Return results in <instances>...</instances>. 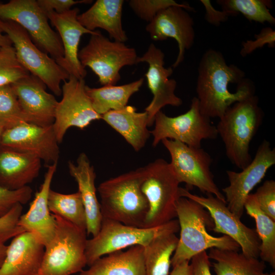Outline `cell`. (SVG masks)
I'll list each match as a JSON object with an SVG mask.
<instances>
[{"label":"cell","mask_w":275,"mask_h":275,"mask_svg":"<svg viewBox=\"0 0 275 275\" xmlns=\"http://www.w3.org/2000/svg\"><path fill=\"white\" fill-rule=\"evenodd\" d=\"M254 194L260 209L275 221V181H265Z\"/></svg>","instance_id":"cell-39"},{"label":"cell","mask_w":275,"mask_h":275,"mask_svg":"<svg viewBox=\"0 0 275 275\" xmlns=\"http://www.w3.org/2000/svg\"><path fill=\"white\" fill-rule=\"evenodd\" d=\"M22 210V205L17 204L8 213L0 217V242L5 243L24 232L18 224Z\"/></svg>","instance_id":"cell-38"},{"label":"cell","mask_w":275,"mask_h":275,"mask_svg":"<svg viewBox=\"0 0 275 275\" xmlns=\"http://www.w3.org/2000/svg\"><path fill=\"white\" fill-rule=\"evenodd\" d=\"M146 31L154 41L175 39L178 46V53L173 68L184 60L185 51L193 45L195 38L194 21L187 10L173 6L159 11L146 26Z\"/></svg>","instance_id":"cell-18"},{"label":"cell","mask_w":275,"mask_h":275,"mask_svg":"<svg viewBox=\"0 0 275 275\" xmlns=\"http://www.w3.org/2000/svg\"><path fill=\"white\" fill-rule=\"evenodd\" d=\"M173 267L169 275H191V267L189 261H183Z\"/></svg>","instance_id":"cell-44"},{"label":"cell","mask_w":275,"mask_h":275,"mask_svg":"<svg viewBox=\"0 0 275 275\" xmlns=\"http://www.w3.org/2000/svg\"><path fill=\"white\" fill-rule=\"evenodd\" d=\"M200 2L204 6L206 10L205 19L206 21L212 24L218 25L221 23L227 21L229 16H236L233 13L228 11L215 10L209 0H201Z\"/></svg>","instance_id":"cell-42"},{"label":"cell","mask_w":275,"mask_h":275,"mask_svg":"<svg viewBox=\"0 0 275 275\" xmlns=\"http://www.w3.org/2000/svg\"><path fill=\"white\" fill-rule=\"evenodd\" d=\"M58 163L47 166L42 183L36 193L28 211L22 214L18 226L24 232L33 233L45 246L53 238L55 218L49 209L48 196Z\"/></svg>","instance_id":"cell-21"},{"label":"cell","mask_w":275,"mask_h":275,"mask_svg":"<svg viewBox=\"0 0 275 275\" xmlns=\"http://www.w3.org/2000/svg\"><path fill=\"white\" fill-rule=\"evenodd\" d=\"M141 190L149 209L143 228L166 224L177 217L176 207L180 198L179 182L170 163L158 158L145 166Z\"/></svg>","instance_id":"cell-6"},{"label":"cell","mask_w":275,"mask_h":275,"mask_svg":"<svg viewBox=\"0 0 275 275\" xmlns=\"http://www.w3.org/2000/svg\"><path fill=\"white\" fill-rule=\"evenodd\" d=\"M161 142L169 152L170 163L180 183H184L190 188L196 187L226 203L213 180L210 171L212 160L208 153L201 147H189L175 140L163 139Z\"/></svg>","instance_id":"cell-11"},{"label":"cell","mask_w":275,"mask_h":275,"mask_svg":"<svg viewBox=\"0 0 275 275\" xmlns=\"http://www.w3.org/2000/svg\"><path fill=\"white\" fill-rule=\"evenodd\" d=\"M275 164V149L264 140L252 161L240 172L226 171L229 185L222 189L229 209L238 218L243 215L245 200L253 189Z\"/></svg>","instance_id":"cell-15"},{"label":"cell","mask_w":275,"mask_h":275,"mask_svg":"<svg viewBox=\"0 0 275 275\" xmlns=\"http://www.w3.org/2000/svg\"><path fill=\"white\" fill-rule=\"evenodd\" d=\"M179 231L178 220L152 228H140L102 218L98 233L87 239L86 247L87 265L91 266L100 258L114 252L135 245L144 247L154 238Z\"/></svg>","instance_id":"cell-7"},{"label":"cell","mask_w":275,"mask_h":275,"mask_svg":"<svg viewBox=\"0 0 275 275\" xmlns=\"http://www.w3.org/2000/svg\"><path fill=\"white\" fill-rule=\"evenodd\" d=\"M265 45L271 48L275 46V31L271 28H263L259 34L255 35L254 40L243 42L240 54L243 57H246Z\"/></svg>","instance_id":"cell-40"},{"label":"cell","mask_w":275,"mask_h":275,"mask_svg":"<svg viewBox=\"0 0 275 275\" xmlns=\"http://www.w3.org/2000/svg\"><path fill=\"white\" fill-rule=\"evenodd\" d=\"M48 204L51 213L86 230V213L78 191L65 194L50 189L48 196Z\"/></svg>","instance_id":"cell-32"},{"label":"cell","mask_w":275,"mask_h":275,"mask_svg":"<svg viewBox=\"0 0 275 275\" xmlns=\"http://www.w3.org/2000/svg\"><path fill=\"white\" fill-rule=\"evenodd\" d=\"M0 29V48L7 46L13 45L12 43L7 35H4Z\"/></svg>","instance_id":"cell-45"},{"label":"cell","mask_w":275,"mask_h":275,"mask_svg":"<svg viewBox=\"0 0 275 275\" xmlns=\"http://www.w3.org/2000/svg\"><path fill=\"white\" fill-rule=\"evenodd\" d=\"M52 125L21 123L4 130L0 146L35 156L47 166L58 163L59 143Z\"/></svg>","instance_id":"cell-16"},{"label":"cell","mask_w":275,"mask_h":275,"mask_svg":"<svg viewBox=\"0 0 275 275\" xmlns=\"http://www.w3.org/2000/svg\"><path fill=\"white\" fill-rule=\"evenodd\" d=\"M176 212L180 237L171 259L173 267L183 261H189L194 256L207 249L238 251L240 249L230 237L226 235L216 237L208 232L206 227L212 229L213 221L208 211L197 202L180 197L177 202Z\"/></svg>","instance_id":"cell-3"},{"label":"cell","mask_w":275,"mask_h":275,"mask_svg":"<svg viewBox=\"0 0 275 275\" xmlns=\"http://www.w3.org/2000/svg\"><path fill=\"white\" fill-rule=\"evenodd\" d=\"M217 3L223 10L233 13L236 16L240 13L250 21L275 23V18L269 11V8L272 7L270 1L218 0Z\"/></svg>","instance_id":"cell-33"},{"label":"cell","mask_w":275,"mask_h":275,"mask_svg":"<svg viewBox=\"0 0 275 275\" xmlns=\"http://www.w3.org/2000/svg\"><path fill=\"white\" fill-rule=\"evenodd\" d=\"M84 79L70 75L62 86V98L56 108L53 127L59 143L71 127H87L102 116L94 109L86 91Z\"/></svg>","instance_id":"cell-14"},{"label":"cell","mask_w":275,"mask_h":275,"mask_svg":"<svg viewBox=\"0 0 275 275\" xmlns=\"http://www.w3.org/2000/svg\"><path fill=\"white\" fill-rule=\"evenodd\" d=\"M178 238L175 233L160 235L144 246L146 275H169Z\"/></svg>","instance_id":"cell-31"},{"label":"cell","mask_w":275,"mask_h":275,"mask_svg":"<svg viewBox=\"0 0 275 275\" xmlns=\"http://www.w3.org/2000/svg\"><path fill=\"white\" fill-rule=\"evenodd\" d=\"M263 112L254 95L235 102L219 118L216 126L230 162L242 170L252 160L250 143L261 125Z\"/></svg>","instance_id":"cell-4"},{"label":"cell","mask_w":275,"mask_h":275,"mask_svg":"<svg viewBox=\"0 0 275 275\" xmlns=\"http://www.w3.org/2000/svg\"><path fill=\"white\" fill-rule=\"evenodd\" d=\"M245 76L240 68L228 65L222 52L207 50L199 64L196 85L201 113L219 119L232 104L255 95L254 84Z\"/></svg>","instance_id":"cell-1"},{"label":"cell","mask_w":275,"mask_h":275,"mask_svg":"<svg viewBox=\"0 0 275 275\" xmlns=\"http://www.w3.org/2000/svg\"><path fill=\"white\" fill-rule=\"evenodd\" d=\"M216 275H275L265 272L266 265L258 258L248 257L237 251L210 249L208 254Z\"/></svg>","instance_id":"cell-28"},{"label":"cell","mask_w":275,"mask_h":275,"mask_svg":"<svg viewBox=\"0 0 275 275\" xmlns=\"http://www.w3.org/2000/svg\"><path fill=\"white\" fill-rule=\"evenodd\" d=\"M179 195L180 197L197 202L208 211L214 223L212 231L230 237L239 245L245 256L258 258L260 240L256 230L242 223L229 209L226 203L211 194H207L206 197L199 196L182 187H180Z\"/></svg>","instance_id":"cell-13"},{"label":"cell","mask_w":275,"mask_h":275,"mask_svg":"<svg viewBox=\"0 0 275 275\" xmlns=\"http://www.w3.org/2000/svg\"><path fill=\"white\" fill-rule=\"evenodd\" d=\"M0 29L11 40L20 64L39 78L55 95H62L61 83L69 74L33 42L28 32L18 23L0 18Z\"/></svg>","instance_id":"cell-8"},{"label":"cell","mask_w":275,"mask_h":275,"mask_svg":"<svg viewBox=\"0 0 275 275\" xmlns=\"http://www.w3.org/2000/svg\"><path fill=\"white\" fill-rule=\"evenodd\" d=\"M78 57L82 67H89L100 84L106 86L115 85L121 79V69L136 64L139 57L134 48L111 41L97 31L78 51Z\"/></svg>","instance_id":"cell-9"},{"label":"cell","mask_w":275,"mask_h":275,"mask_svg":"<svg viewBox=\"0 0 275 275\" xmlns=\"http://www.w3.org/2000/svg\"><path fill=\"white\" fill-rule=\"evenodd\" d=\"M144 82L141 78L120 86L106 85L100 88L86 86V91L95 111L102 116L106 113L126 106L130 97L139 91Z\"/></svg>","instance_id":"cell-29"},{"label":"cell","mask_w":275,"mask_h":275,"mask_svg":"<svg viewBox=\"0 0 275 275\" xmlns=\"http://www.w3.org/2000/svg\"><path fill=\"white\" fill-rule=\"evenodd\" d=\"M102 119L120 133L136 151L141 150L150 136L148 129V114L137 112L135 107L110 111L102 116Z\"/></svg>","instance_id":"cell-27"},{"label":"cell","mask_w":275,"mask_h":275,"mask_svg":"<svg viewBox=\"0 0 275 275\" xmlns=\"http://www.w3.org/2000/svg\"><path fill=\"white\" fill-rule=\"evenodd\" d=\"M3 131H4V129L0 126V142H1V137H2Z\"/></svg>","instance_id":"cell-47"},{"label":"cell","mask_w":275,"mask_h":275,"mask_svg":"<svg viewBox=\"0 0 275 275\" xmlns=\"http://www.w3.org/2000/svg\"><path fill=\"white\" fill-rule=\"evenodd\" d=\"M145 167L101 182L97 188L102 218L143 228L149 206L141 190Z\"/></svg>","instance_id":"cell-2"},{"label":"cell","mask_w":275,"mask_h":275,"mask_svg":"<svg viewBox=\"0 0 275 275\" xmlns=\"http://www.w3.org/2000/svg\"><path fill=\"white\" fill-rule=\"evenodd\" d=\"M30 74L18 62L13 45L0 48V86L12 84Z\"/></svg>","instance_id":"cell-35"},{"label":"cell","mask_w":275,"mask_h":275,"mask_svg":"<svg viewBox=\"0 0 275 275\" xmlns=\"http://www.w3.org/2000/svg\"><path fill=\"white\" fill-rule=\"evenodd\" d=\"M129 5L134 13L141 19L150 22L161 10L176 6L187 11L193 8L187 4L178 3L174 0H130Z\"/></svg>","instance_id":"cell-36"},{"label":"cell","mask_w":275,"mask_h":275,"mask_svg":"<svg viewBox=\"0 0 275 275\" xmlns=\"http://www.w3.org/2000/svg\"><path fill=\"white\" fill-rule=\"evenodd\" d=\"M154 123V128L150 131L153 147L163 139H169L200 148L203 140H214L218 136L210 118L201 113L196 97L193 98L189 109L185 113L172 117L160 111L155 115Z\"/></svg>","instance_id":"cell-10"},{"label":"cell","mask_w":275,"mask_h":275,"mask_svg":"<svg viewBox=\"0 0 275 275\" xmlns=\"http://www.w3.org/2000/svg\"><path fill=\"white\" fill-rule=\"evenodd\" d=\"M191 260V275H212L210 259L206 251L195 255Z\"/></svg>","instance_id":"cell-43"},{"label":"cell","mask_w":275,"mask_h":275,"mask_svg":"<svg viewBox=\"0 0 275 275\" xmlns=\"http://www.w3.org/2000/svg\"><path fill=\"white\" fill-rule=\"evenodd\" d=\"M123 0H97L85 12L77 15L79 22L90 31L100 28L114 41L125 43L128 39L122 23Z\"/></svg>","instance_id":"cell-25"},{"label":"cell","mask_w":275,"mask_h":275,"mask_svg":"<svg viewBox=\"0 0 275 275\" xmlns=\"http://www.w3.org/2000/svg\"><path fill=\"white\" fill-rule=\"evenodd\" d=\"M56 228L52 239L44 246L36 275H72L87 265L86 230L53 214Z\"/></svg>","instance_id":"cell-5"},{"label":"cell","mask_w":275,"mask_h":275,"mask_svg":"<svg viewBox=\"0 0 275 275\" xmlns=\"http://www.w3.org/2000/svg\"><path fill=\"white\" fill-rule=\"evenodd\" d=\"M0 18L12 20L25 29L41 50L49 54L57 63L64 57L59 35L50 27L46 15L36 0H11L0 3Z\"/></svg>","instance_id":"cell-12"},{"label":"cell","mask_w":275,"mask_h":275,"mask_svg":"<svg viewBox=\"0 0 275 275\" xmlns=\"http://www.w3.org/2000/svg\"><path fill=\"white\" fill-rule=\"evenodd\" d=\"M28 123L52 125L58 101L46 91V86L32 74L11 84Z\"/></svg>","instance_id":"cell-19"},{"label":"cell","mask_w":275,"mask_h":275,"mask_svg":"<svg viewBox=\"0 0 275 275\" xmlns=\"http://www.w3.org/2000/svg\"><path fill=\"white\" fill-rule=\"evenodd\" d=\"M44 245L32 233L24 232L8 245L0 275H36L40 267Z\"/></svg>","instance_id":"cell-22"},{"label":"cell","mask_w":275,"mask_h":275,"mask_svg":"<svg viewBox=\"0 0 275 275\" xmlns=\"http://www.w3.org/2000/svg\"><path fill=\"white\" fill-rule=\"evenodd\" d=\"M70 175L76 181L85 208L87 234L95 236L99 232L102 216L95 185L96 173L94 167L85 153L78 155L76 163L68 162Z\"/></svg>","instance_id":"cell-23"},{"label":"cell","mask_w":275,"mask_h":275,"mask_svg":"<svg viewBox=\"0 0 275 275\" xmlns=\"http://www.w3.org/2000/svg\"><path fill=\"white\" fill-rule=\"evenodd\" d=\"M32 193L29 186L17 190L0 186V217L8 213L17 204L27 203L32 198Z\"/></svg>","instance_id":"cell-37"},{"label":"cell","mask_w":275,"mask_h":275,"mask_svg":"<svg viewBox=\"0 0 275 275\" xmlns=\"http://www.w3.org/2000/svg\"><path fill=\"white\" fill-rule=\"evenodd\" d=\"M41 167L38 157L0 146V186L17 190L28 186Z\"/></svg>","instance_id":"cell-24"},{"label":"cell","mask_w":275,"mask_h":275,"mask_svg":"<svg viewBox=\"0 0 275 275\" xmlns=\"http://www.w3.org/2000/svg\"><path fill=\"white\" fill-rule=\"evenodd\" d=\"M8 245L0 242V267L2 265L6 257Z\"/></svg>","instance_id":"cell-46"},{"label":"cell","mask_w":275,"mask_h":275,"mask_svg":"<svg viewBox=\"0 0 275 275\" xmlns=\"http://www.w3.org/2000/svg\"><path fill=\"white\" fill-rule=\"evenodd\" d=\"M244 209L255 221L256 232L260 240L259 257L275 268V221L259 207L254 194L247 197Z\"/></svg>","instance_id":"cell-30"},{"label":"cell","mask_w":275,"mask_h":275,"mask_svg":"<svg viewBox=\"0 0 275 275\" xmlns=\"http://www.w3.org/2000/svg\"><path fill=\"white\" fill-rule=\"evenodd\" d=\"M144 248L135 245L118 251L94 262L79 275H146Z\"/></svg>","instance_id":"cell-26"},{"label":"cell","mask_w":275,"mask_h":275,"mask_svg":"<svg viewBox=\"0 0 275 275\" xmlns=\"http://www.w3.org/2000/svg\"><path fill=\"white\" fill-rule=\"evenodd\" d=\"M79 12L78 8H74L62 13L51 12L46 15L59 32L64 48V57L57 63L69 75L84 79L87 71L78 59V45L84 34L94 35L97 31H90L79 22Z\"/></svg>","instance_id":"cell-20"},{"label":"cell","mask_w":275,"mask_h":275,"mask_svg":"<svg viewBox=\"0 0 275 275\" xmlns=\"http://www.w3.org/2000/svg\"><path fill=\"white\" fill-rule=\"evenodd\" d=\"M92 1L89 0H37V2L43 11L46 14L51 12L62 13L71 9L75 5L78 4H89Z\"/></svg>","instance_id":"cell-41"},{"label":"cell","mask_w":275,"mask_h":275,"mask_svg":"<svg viewBox=\"0 0 275 275\" xmlns=\"http://www.w3.org/2000/svg\"><path fill=\"white\" fill-rule=\"evenodd\" d=\"M23 122L28 121L11 84L0 86V126L5 130Z\"/></svg>","instance_id":"cell-34"},{"label":"cell","mask_w":275,"mask_h":275,"mask_svg":"<svg viewBox=\"0 0 275 275\" xmlns=\"http://www.w3.org/2000/svg\"><path fill=\"white\" fill-rule=\"evenodd\" d=\"M164 59L163 51L151 43L147 51L137 60V64L146 62L149 65L145 76L153 98L145 109L148 114V126L153 124L155 115L164 106H179L182 103V99L175 93L176 81L169 78L173 72V68L164 67Z\"/></svg>","instance_id":"cell-17"}]
</instances>
